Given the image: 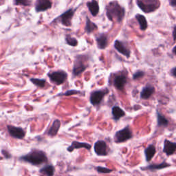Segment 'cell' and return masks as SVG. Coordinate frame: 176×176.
I'll list each match as a JSON object with an SVG mask.
<instances>
[{
    "label": "cell",
    "mask_w": 176,
    "mask_h": 176,
    "mask_svg": "<svg viewBox=\"0 0 176 176\" xmlns=\"http://www.w3.org/2000/svg\"><path fill=\"white\" fill-rule=\"evenodd\" d=\"M109 92L107 88L105 89L95 90L91 93L90 101L91 104L94 106H97L101 104L102 99L105 97V95H107Z\"/></svg>",
    "instance_id": "5"
},
{
    "label": "cell",
    "mask_w": 176,
    "mask_h": 176,
    "mask_svg": "<svg viewBox=\"0 0 176 176\" xmlns=\"http://www.w3.org/2000/svg\"><path fill=\"white\" fill-rule=\"evenodd\" d=\"M112 113L113 116V118L115 120H118L121 118L125 115V112H124L123 109H121L118 106H113L112 109Z\"/></svg>",
    "instance_id": "17"
},
{
    "label": "cell",
    "mask_w": 176,
    "mask_h": 176,
    "mask_svg": "<svg viewBox=\"0 0 176 176\" xmlns=\"http://www.w3.org/2000/svg\"><path fill=\"white\" fill-rule=\"evenodd\" d=\"M145 75V72L142 71H137L135 73H134L133 75V79L134 80H136L138 79H140L142 77L144 76Z\"/></svg>",
    "instance_id": "32"
},
{
    "label": "cell",
    "mask_w": 176,
    "mask_h": 176,
    "mask_svg": "<svg viewBox=\"0 0 176 176\" xmlns=\"http://www.w3.org/2000/svg\"><path fill=\"white\" fill-rule=\"evenodd\" d=\"M52 7V3L50 0H36V12H43L48 10Z\"/></svg>",
    "instance_id": "13"
},
{
    "label": "cell",
    "mask_w": 176,
    "mask_h": 176,
    "mask_svg": "<svg viewBox=\"0 0 176 176\" xmlns=\"http://www.w3.org/2000/svg\"><path fill=\"white\" fill-rule=\"evenodd\" d=\"M78 93H80V91L78 90H70L66 91V92L62 94H59L58 96H71V95H74V94H77Z\"/></svg>",
    "instance_id": "31"
},
{
    "label": "cell",
    "mask_w": 176,
    "mask_h": 176,
    "mask_svg": "<svg viewBox=\"0 0 176 176\" xmlns=\"http://www.w3.org/2000/svg\"><path fill=\"white\" fill-rule=\"evenodd\" d=\"M114 47L119 53L122 54L124 57L127 58L130 57L131 50L124 42L120 41L119 40H116L114 42Z\"/></svg>",
    "instance_id": "10"
},
{
    "label": "cell",
    "mask_w": 176,
    "mask_h": 176,
    "mask_svg": "<svg viewBox=\"0 0 176 176\" xmlns=\"http://www.w3.org/2000/svg\"><path fill=\"white\" fill-rule=\"evenodd\" d=\"M137 4L140 7V8L145 13H151L153 12L157 8L156 2H154L153 0L148 1V0H137Z\"/></svg>",
    "instance_id": "7"
},
{
    "label": "cell",
    "mask_w": 176,
    "mask_h": 176,
    "mask_svg": "<svg viewBox=\"0 0 176 176\" xmlns=\"http://www.w3.org/2000/svg\"><path fill=\"white\" fill-rule=\"evenodd\" d=\"M156 151V147L153 145H150L146 147V149L145 150V154L146 160L147 162H149L153 158L154 155H155Z\"/></svg>",
    "instance_id": "20"
},
{
    "label": "cell",
    "mask_w": 176,
    "mask_h": 176,
    "mask_svg": "<svg viewBox=\"0 0 176 176\" xmlns=\"http://www.w3.org/2000/svg\"><path fill=\"white\" fill-rule=\"evenodd\" d=\"M155 89L154 87L151 85H147L143 88L141 93H140V98L142 99H148L152 96Z\"/></svg>",
    "instance_id": "19"
},
{
    "label": "cell",
    "mask_w": 176,
    "mask_h": 176,
    "mask_svg": "<svg viewBox=\"0 0 176 176\" xmlns=\"http://www.w3.org/2000/svg\"><path fill=\"white\" fill-rule=\"evenodd\" d=\"M176 150V143L166 140L164 143V152L167 155H172Z\"/></svg>",
    "instance_id": "16"
},
{
    "label": "cell",
    "mask_w": 176,
    "mask_h": 176,
    "mask_svg": "<svg viewBox=\"0 0 176 176\" xmlns=\"http://www.w3.org/2000/svg\"><path fill=\"white\" fill-rule=\"evenodd\" d=\"M133 137V134L129 127H125L123 129L116 132L114 135V141L116 143H123Z\"/></svg>",
    "instance_id": "4"
},
{
    "label": "cell",
    "mask_w": 176,
    "mask_h": 176,
    "mask_svg": "<svg viewBox=\"0 0 176 176\" xmlns=\"http://www.w3.org/2000/svg\"><path fill=\"white\" fill-rule=\"evenodd\" d=\"M170 4L173 6H176V0H170Z\"/></svg>",
    "instance_id": "33"
},
{
    "label": "cell",
    "mask_w": 176,
    "mask_h": 176,
    "mask_svg": "<svg viewBox=\"0 0 176 176\" xmlns=\"http://www.w3.org/2000/svg\"><path fill=\"white\" fill-rule=\"evenodd\" d=\"M97 30V25L93 23L92 21H91V20L89 18L87 17L86 19V25H85V30L87 33H91L94 31Z\"/></svg>",
    "instance_id": "24"
},
{
    "label": "cell",
    "mask_w": 176,
    "mask_h": 176,
    "mask_svg": "<svg viewBox=\"0 0 176 176\" xmlns=\"http://www.w3.org/2000/svg\"><path fill=\"white\" fill-rule=\"evenodd\" d=\"M97 46L99 49L103 50L107 47L108 45V38L107 36L104 33H102L96 36Z\"/></svg>",
    "instance_id": "15"
},
{
    "label": "cell",
    "mask_w": 176,
    "mask_h": 176,
    "mask_svg": "<svg viewBox=\"0 0 176 176\" xmlns=\"http://www.w3.org/2000/svg\"><path fill=\"white\" fill-rule=\"evenodd\" d=\"M80 148H85L87 150H90L91 145L87 142H80L78 141H74L72 142L71 145L68 147V151L69 152H72L74 149H79Z\"/></svg>",
    "instance_id": "14"
},
{
    "label": "cell",
    "mask_w": 176,
    "mask_h": 176,
    "mask_svg": "<svg viewBox=\"0 0 176 176\" xmlns=\"http://www.w3.org/2000/svg\"><path fill=\"white\" fill-rule=\"evenodd\" d=\"M74 10H73L72 9H69L68 11H66L63 14H61L60 16L61 19V24L65 26H70L72 23V19L74 15Z\"/></svg>",
    "instance_id": "11"
},
{
    "label": "cell",
    "mask_w": 176,
    "mask_h": 176,
    "mask_svg": "<svg viewBox=\"0 0 176 176\" xmlns=\"http://www.w3.org/2000/svg\"><path fill=\"white\" fill-rule=\"evenodd\" d=\"M14 4L22 5V6H29L30 4V2L29 0H14Z\"/></svg>",
    "instance_id": "30"
},
{
    "label": "cell",
    "mask_w": 176,
    "mask_h": 176,
    "mask_svg": "<svg viewBox=\"0 0 176 176\" xmlns=\"http://www.w3.org/2000/svg\"><path fill=\"white\" fill-rule=\"evenodd\" d=\"M173 52L176 54V46L173 48Z\"/></svg>",
    "instance_id": "36"
},
{
    "label": "cell",
    "mask_w": 176,
    "mask_h": 176,
    "mask_svg": "<svg viewBox=\"0 0 176 176\" xmlns=\"http://www.w3.org/2000/svg\"><path fill=\"white\" fill-rule=\"evenodd\" d=\"M170 165L165 163V162H162L159 164H151L148 166L147 167L144 168V169H147V170H151V171H153V170H157V169H161V168H166L167 167H169Z\"/></svg>",
    "instance_id": "25"
},
{
    "label": "cell",
    "mask_w": 176,
    "mask_h": 176,
    "mask_svg": "<svg viewBox=\"0 0 176 176\" xmlns=\"http://www.w3.org/2000/svg\"><path fill=\"white\" fill-rule=\"evenodd\" d=\"M19 159L21 161L35 166H38L47 162V157L46 153L40 150H32L26 155L20 157Z\"/></svg>",
    "instance_id": "1"
},
{
    "label": "cell",
    "mask_w": 176,
    "mask_h": 176,
    "mask_svg": "<svg viewBox=\"0 0 176 176\" xmlns=\"http://www.w3.org/2000/svg\"><path fill=\"white\" fill-rule=\"evenodd\" d=\"M96 171L99 173H109L112 172V170L108 168L107 167H98L96 168Z\"/></svg>",
    "instance_id": "29"
},
{
    "label": "cell",
    "mask_w": 176,
    "mask_h": 176,
    "mask_svg": "<svg viewBox=\"0 0 176 176\" xmlns=\"http://www.w3.org/2000/svg\"><path fill=\"white\" fill-rule=\"evenodd\" d=\"M39 173L47 176H52L54 174V167L51 164L47 165V166L43 167L39 170Z\"/></svg>",
    "instance_id": "22"
},
{
    "label": "cell",
    "mask_w": 176,
    "mask_h": 176,
    "mask_svg": "<svg viewBox=\"0 0 176 176\" xmlns=\"http://www.w3.org/2000/svg\"><path fill=\"white\" fill-rule=\"evenodd\" d=\"M172 74H173L176 77V68L172 69Z\"/></svg>",
    "instance_id": "35"
},
{
    "label": "cell",
    "mask_w": 176,
    "mask_h": 176,
    "mask_svg": "<svg viewBox=\"0 0 176 176\" xmlns=\"http://www.w3.org/2000/svg\"><path fill=\"white\" fill-rule=\"evenodd\" d=\"M107 16L109 20L120 23L124 16V10L117 2H111L107 7Z\"/></svg>",
    "instance_id": "2"
},
{
    "label": "cell",
    "mask_w": 176,
    "mask_h": 176,
    "mask_svg": "<svg viewBox=\"0 0 176 176\" xmlns=\"http://www.w3.org/2000/svg\"><path fill=\"white\" fill-rule=\"evenodd\" d=\"M60 127H61V121L58 119L55 120L53 122L52 126H51L50 129L48 130L47 134L51 137L55 136V135L57 134L58 130H59Z\"/></svg>",
    "instance_id": "18"
},
{
    "label": "cell",
    "mask_w": 176,
    "mask_h": 176,
    "mask_svg": "<svg viewBox=\"0 0 176 176\" xmlns=\"http://www.w3.org/2000/svg\"><path fill=\"white\" fill-rule=\"evenodd\" d=\"M7 129H8L9 134L13 138L21 140V139H23L25 137V132L24 129H22L21 127H14L13 125H8L7 126Z\"/></svg>",
    "instance_id": "9"
},
{
    "label": "cell",
    "mask_w": 176,
    "mask_h": 176,
    "mask_svg": "<svg viewBox=\"0 0 176 176\" xmlns=\"http://www.w3.org/2000/svg\"><path fill=\"white\" fill-rule=\"evenodd\" d=\"M168 120L161 115L159 112H157V123L159 126H166L168 124Z\"/></svg>",
    "instance_id": "27"
},
{
    "label": "cell",
    "mask_w": 176,
    "mask_h": 176,
    "mask_svg": "<svg viewBox=\"0 0 176 176\" xmlns=\"http://www.w3.org/2000/svg\"><path fill=\"white\" fill-rule=\"evenodd\" d=\"M135 18H136V19L138 21L141 30H145L148 26L147 21H146V18L143 15H142V14H137V15L135 16Z\"/></svg>",
    "instance_id": "23"
},
{
    "label": "cell",
    "mask_w": 176,
    "mask_h": 176,
    "mask_svg": "<svg viewBox=\"0 0 176 176\" xmlns=\"http://www.w3.org/2000/svg\"><path fill=\"white\" fill-rule=\"evenodd\" d=\"M173 38L175 40H176V26L174 28L173 30Z\"/></svg>",
    "instance_id": "34"
},
{
    "label": "cell",
    "mask_w": 176,
    "mask_h": 176,
    "mask_svg": "<svg viewBox=\"0 0 176 176\" xmlns=\"http://www.w3.org/2000/svg\"><path fill=\"white\" fill-rule=\"evenodd\" d=\"M87 6L91 14L93 16H96L99 12V6L96 0H92L91 2L87 3Z\"/></svg>",
    "instance_id": "21"
},
{
    "label": "cell",
    "mask_w": 176,
    "mask_h": 176,
    "mask_svg": "<svg viewBox=\"0 0 176 176\" xmlns=\"http://www.w3.org/2000/svg\"><path fill=\"white\" fill-rule=\"evenodd\" d=\"M65 41H66V43H67L69 46L75 47L78 45V41H77L75 38L72 37V36H69V35L66 36Z\"/></svg>",
    "instance_id": "28"
},
{
    "label": "cell",
    "mask_w": 176,
    "mask_h": 176,
    "mask_svg": "<svg viewBox=\"0 0 176 176\" xmlns=\"http://www.w3.org/2000/svg\"><path fill=\"white\" fill-rule=\"evenodd\" d=\"M30 81L34 84V85L36 87H40V88H43L46 85V79H37V78H31Z\"/></svg>",
    "instance_id": "26"
},
{
    "label": "cell",
    "mask_w": 176,
    "mask_h": 176,
    "mask_svg": "<svg viewBox=\"0 0 176 176\" xmlns=\"http://www.w3.org/2000/svg\"><path fill=\"white\" fill-rule=\"evenodd\" d=\"M85 57L84 55H79L76 57L72 69V75L74 77L80 76L87 69V65L84 60Z\"/></svg>",
    "instance_id": "3"
},
{
    "label": "cell",
    "mask_w": 176,
    "mask_h": 176,
    "mask_svg": "<svg viewBox=\"0 0 176 176\" xmlns=\"http://www.w3.org/2000/svg\"><path fill=\"white\" fill-rule=\"evenodd\" d=\"M51 81L53 82L56 85H61L63 84L68 78V74L63 70H57L54 72H51L47 74Z\"/></svg>",
    "instance_id": "6"
},
{
    "label": "cell",
    "mask_w": 176,
    "mask_h": 176,
    "mask_svg": "<svg viewBox=\"0 0 176 176\" xmlns=\"http://www.w3.org/2000/svg\"><path fill=\"white\" fill-rule=\"evenodd\" d=\"M94 149L97 156H105L108 155L109 149L107 143L104 140H98L95 142Z\"/></svg>",
    "instance_id": "8"
},
{
    "label": "cell",
    "mask_w": 176,
    "mask_h": 176,
    "mask_svg": "<svg viewBox=\"0 0 176 176\" xmlns=\"http://www.w3.org/2000/svg\"><path fill=\"white\" fill-rule=\"evenodd\" d=\"M127 82V78L124 74H119L116 76L113 80V85L119 90H123Z\"/></svg>",
    "instance_id": "12"
}]
</instances>
